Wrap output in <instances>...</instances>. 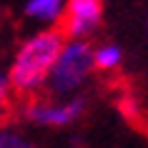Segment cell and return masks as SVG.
Instances as JSON below:
<instances>
[{
	"mask_svg": "<svg viewBox=\"0 0 148 148\" xmlns=\"http://www.w3.org/2000/svg\"><path fill=\"white\" fill-rule=\"evenodd\" d=\"M63 10H65V0H25L23 13L35 23L43 25H55L63 20Z\"/></svg>",
	"mask_w": 148,
	"mask_h": 148,
	"instance_id": "obj_5",
	"label": "cell"
},
{
	"mask_svg": "<svg viewBox=\"0 0 148 148\" xmlns=\"http://www.w3.org/2000/svg\"><path fill=\"white\" fill-rule=\"evenodd\" d=\"M103 0H65L63 10V35L73 40H83L101 25Z\"/></svg>",
	"mask_w": 148,
	"mask_h": 148,
	"instance_id": "obj_4",
	"label": "cell"
},
{
	"mask_svg": "<svg viewBox=\"0 0 148 148\" xmlns=\"http://www.w3.org/2000/svg\"><path fill=\"white\" fill-rule=\"evenodd\" d=\"M63 43H65V35H63L60 28L38 30L35 35H30L25 40L23 45L18 48L15 60L10 63V70H8L10 93L25 95V98L38 93L40 88L45 86L48 73L53 68Z\"/></svg>",
	"mask_w": 148,
	"mask_h": 148,
	"instance_id": "obj_1",
	"label": "cell"
},
{
	"mask_svg": "<svg viewBox=\"0 0 148 148\" xmlns=\"http://www.w3.org/2000/svg\"><path fill=\"white\" fill-rule=\"evenodd\" d=\"M93 70V45L88 40H65L48 73L45 88L50 95H70L86 86Z\"/></svg>",
	"mask_w": 148,
	"mask_h": 148,
	"instance_id": "obj_2",
	"label": "cell"
},
{
	"mask_svg": "<svg viewBox=\"0 0 148 148\" xmlns=\"http://www.w3.org/2000/svg\"><path fill=\"white\" fill-rule=\"evenodd\" d=\"M25 148H35V146H33V143H28V146H25Z\"/></svg>",
	"mask_w": 148,
	"mask_h": 148,
	"instance_id": "obj_9",
	"label": "cell"
},
{
	"mask_svg": "<svg viewBox=\"0 0 148 148\" xmlns=\"http://www.w3.org/2000/svg\"><path fill=\"white\" fill-rule=\"evenodd\" d=\"M25 146H28V140L15 136V133H10V131L0 133V148H25Z\"/></svg>",
	"mask_w": 148,
	"mask_h": 148,
	"instance_id": "obj_7",
	"label": "cell"
},
{
	"mask_svg": "<svg viewBox=\"0 0 148 148\" xmlns=\"http://www.w3.org/2000/svg\"><path fill=\"white\" fill-rule=\"evenodd\" d=\"M88 108L86 95H73L65 103H50L45 98H28L25 103V121L33 125H43V128H63V125L75 123Z\"/></svg>",
	"mask_w": 148,
	"mask_h": 148,
	"instance_id": "obj_3",
	"label": "cell"
},
{
	"mask_svg": "<svg viewBox=\"0 0 148 148\" xmlns=\"http://www.w3.org/2000/svg\"><path fill=\"white\" fill-rule=\"evenodd\" d=\"M8 98H10V83H8V73L0 68V108L8 106Z\"/></svg>",
	"mask_w": 148,
	"mask_h": 148,
	"instance_id": "obj_8",
	"label": "cell"
},
{
	"mask_svg": "<svg viewBox=\"0 0 148 148\" xmlns=\"http://www.w3.org/2000/svg\"><path fill=\"white\" fill-rule=\"evenodd\" d=\"M123 63V50L116 43H106L101 48H93V68L95 70H116Z\"/></svg>",
	"mask_w": 148,
	"mask_h": 148,
	"instance_id": "obj_6",
	"label": "cell"
}]
</instances>
